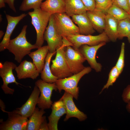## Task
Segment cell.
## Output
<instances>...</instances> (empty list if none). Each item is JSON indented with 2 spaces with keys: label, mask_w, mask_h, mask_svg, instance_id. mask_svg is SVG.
Returning a JSON list of instances; mask_svg holds the SVG:
<instances>
[{
  "label": "cell",
  "mask_w": 130,
  "mask_h": 130,
  "mask_svg": "<svg viewBox=\"0 0 130 130\" xmlns=\"http://www.w3.org/2000/svg\"><path fill=\"white\" fill-rule=\"evenodd\" d=\"M27 26V25L24 26L19 35L10 40L7 48L14 55L15 60L19 63L31 52L32 50L38 48L35 44L32 45L27 40L26 34Z\"/></svg>",
  "instance_id": "6da1fadb"
},
{
  "label": "cell",
  "mask_w": 130,
  "mask_h": 130,
  "mask_svg": "<svg viewBox=\"0 0 130 130\" xmlns=\"http://www.w3.org/2000/svg\"><path fill=\"white\" fill-rule=\"evenodd\" d=\"M28 14L31 17V23L36 32L37 38L35 44L39 48L42 47L44 43V33L51 15L42 10L40 7L29 12Z\"/></svg>",
  "instance_id": "7a4b0ae2"
},
{
  "label": "cell",
  "mask_w": 130,
  "mask_h": 130,
  "mask_svg": "<svg viewBox=\"0 0 130 130\" xmlns=\"http://www.w3.org/2000/svg\"><path fill=\"white\" fill-rule=\"evenodd\" d=\"M91 71L90 67H85L80 72L64 78L58 79L55 82L59 93L62 90L71 94L76 99L78 100L79 96V87L78 83L84 75L90 72Z\"/></svg>",
  "instance_id": "3957f363"
},
{
  "label": "cell",
  "mask_w": 130,
  "mask_h": 130,
  "mask_svg": "<svg viewBox=\"0 0 130 130\" xmlns=\"http://www.w3.org/2000/svg\"><path fill=\"white\" fill-rule=\"evenodd\" d=\"M64 44L56 50L55 58L52 60L50 67L52 73L58 79L70 77L73 74L70 69L65 60V48L66 47Z\"/></svg>",
  "instance_id": "277c9868"
},
{
  "label": "cell",
  "mask_w": 130,
  "mask_h": 130,
  "mask_svg": "<svg viewBox=\"0 0 130 130\" xmlns=\"http://www.w3.org/2000/svg\"><path fill=\"white\" fill-rule=\"evenodd\" d=\"M55 26L58 34L62 37L80 34L78 28L65 13L54 14Z\"/></svg>",
  "instance_id": "5b68a950"
},
{
  "label": "cell",
  "mask_w": 130,
  "mask_h": 130,
  "mask_svg": "<svg viewBox=\"0 0 130 130\" xmlns=\"http://www.w3.org/2000/svg\"><path fill=\"white\" fill-rule=\"evenodd\" d=\"M66 38L72 44L74 48L77 49L84 45L93 46L103 42L107 43L110 41L104 31L97 35L78 34L70 35Z\"/></svg>",
  "instance_id": "8992f818"
},
{
  "label": "cell",
  "mask_w": 130,
  "mask_h": 130,
  "mask_svg": "<svg viewBox=\"0 0 130 130\" xmlns=\"http://www.w3.org/2000/svg\"><path fill=\"white\" fill-rule=\"evenodd\" d=\"M35 85L40 93L37 104L38 107L44 110L50 108L53 103L51 99L52 91L58 90L55 83H48L39 79L35 82Z\"/></svg>",
  "instance_id": "52a82bcc"
},
{
  "label": "cell",
  "mask_w": 130,
  "mask_h": 130,
  "mask_svg": "<svg viewBox=\"0 0 130 130\" xmlns=\"http://www.w3.org/2000/svg\"><path fill=\"white\" fill-rule=\"evenodd\" d=\"M65 55L67 64L72 74L78 73L85 67L83 63L86 59L79 49L72 48L71 46L66 47Z\"/></svg>",
  "instance_id": "ba28073f"
},
{
  "label": "cell",
  "mask_w": 130,
  "mask_h": 130,
  "mask_svg": "<svg viewBox=\"0 0 130 130\" xmlns=\"http://www.w3.org/2000/svg\"><path fill=\"white\" fill-rule=\"evenodd\" d=\"M0 76L3 82L1 88L5 94H13L14 89L9 88L8 85L12 83L18 85L20 84L16 81L13 72V70L17 66L13 62L8 61H5L3 64L0 62Z\"/></svg>",
  "instance_id": "9c48e42d"
},
{
  "label": "cell",
  "mask_w": 130,
  "mask_h": 130,
  "mask_svg": "<svg viewBox=\"0 0 130 130\" xmlns=\"http://www.w3.org/2000/svg\"><path fill=\"white\" fill-rule=\"evenodd\" d=\"M44 40L46 41L50 53L56 52L58 47L63 44L62 36L58 33L55 26L53 14L51 15L48 25L44 35Z\"/></svg>",
  "instance_id": "30bf717a"
},
{
  "label": "cell",
  "mask_w": 130,
  "mask_h": 130,
  "mask_svg": "<svg viewBox=\"0 0 130 130\" xmlns=\"http://www.w3.org/2000/svg\"><path fill=\"white\" fill-rule=\"evenodd\" d=\"M2 111L7 113L8 117L6 121L1 122L0 130H26L27 118L13 111L8 112L5 110Z\"/></svg>",
  "instance_id": "8fae6325"
},
{
  "label": "cell",
  "mask_w": 130,
  "mask_h": 130,
  "mask_svg": "<svg viewBox=\"0 0 130 130\" xmlns=\"http://www.w3.org/2000/svg\"><path fill=\"white\" fill-rule=\"evenodd\" d=\"M106 43L105 42H103L93 46L85 44L82 45L79 48L80 52L90 65V67L97 72L101 71L102 66L96 61V53L99 49L105 45Z\"/></svg>",
  "instance_id": "7c38bea8"
},
{
  "label": "cell",
  "mask_w": 130,
  "mask_h": 130,
  "mask_svg": "<svg viewBox=\"0 0 130 130\" xmlns=\"http://www.w3.org/2000/svg\"><path fill=\"white\" fill-rule=\"evenodd\" d=\"M61 98L66 111L64 121H67L72 117L76 118L80 121H83L86 119L87 118V115L77 107L73 101L74 97L72 95L65 91Z\"/></svg>",
  "instance_id": "4fadbf2b"
},
{
  "label": "cell",
  "mask_w": 130,
  "mask_h": 130,
  "mask_svg": "<svg viewBox=\"0 0 130 130\" xmlns=\"http://www.w3.org/2000/svg\"><path fill=\"white\" fill-rule=\"evenodd\" d=\"M40 93L39 89L35 85L31 95L25 103L21 107L16 108L13 111L27 118L29 117L36 108Z\"/></svg>",
  "instance_id": "5bb4252c"
},
{
  "label": "cell",
  "mask_w": 130,
  "mask_h": 130,
  "mask_svg": "<svg viewBox=\"0 0 130 130\" xmlns=\"http://www.w3.org/2000/svg\"><path fill=\"white\" fill-rule=\"evenodd\" d=\"M51 108L52 112L48 117L49 130H58L59 120L62 116L66 113L65 107L62 98L53 103Z\"/></svg>",
  "instance_id": "9a60e30c"
},
{
  "label": "cell",
  "mask_w": 130,
  "mask_h": 130,
  "mask_svg": "<svg viewBox=\"0 0 130 130\" xmlns=\"http://www.w3.org/2000/svg\"><path fill=\"white\" fill-rule=\"evenodd\" d=\"M27 14L25 13L21 14L18 16H13L6 14V17L7 22L6 31L3 39L0 43V51H4L7 48L11 40V34L17 25Z\"/></svg>",
  "instance_id": "2e32d148"
},
{
  "label": "cell",
  "mask_w": 130,
  "mask_h": 130,
  "mask_svg": "<svg viewBox=\"0 0 130 130\" xmlns=\"http://www.w3.org/2000/svg\"><path fill=\"white\" fill-rule=\"evenodd\" d=\"M20 63L15 69L18 79L30 78L34 80L39 76L40 73L33 62L25 60Z\"/></svg>",
  "instance_id": "e0dca14e"
},
{
  "label": "cell",
  "mask_w": 130,
  "mask_h": 130,
  "mask_svg": "<svg viewBox=\"0 0 130 130\" xmlns=\"http://www.w3.org/2000/svg\"><path fill=\"white\" fill-rule=\"evenodd\" d=\"M71 17L73 21L77 25L80 34L92 35L95 32V30L86 13L79 15H74Z\"/></svg>",
  "instance_id": "ac0fdd59"
},
{
  "label": "cell",
  "mask_w": 130,
  "mask_h": 130,
  "mask_svg": "<svg viewBox=\"0 0 130 130\" xmlns=\"http://www.w3.org/2000/svg\"><path fill=\"white\" fill-rule=\"evenodd\" d=\"M49 52L48 46H45L39 48L36 51L31 52L28 54L40 73L44 67L45 59Z\"/></svg>",
  "instance_id": "d6986e66"
},
{
  "label": "cell",
  "mask_w": 130,
  "mask_h": 130,
  "mask_svg": "<svg viewBox=\"0 0 130 130\" xmlns=\"http://www.w3.org/2000/svg\"><path fill=\"white\" fill-rule=\"evenodd\" d=\"M87 15L94 29L101 33L104 31L106 14L94 9L87 11Z\"/></svg>",
  "instance_id": "ffe728a7"
},
{
  "label": "cell",
  "mask_w": 130,
  "mask_h": 130,
  "mask_svg": "<svg viewBox=\"0 0 130 130\" xmlns=\"http://www.w3.org/2000/svg\"><path fill=\"white\" fill-rule=\"evenodd\" d=\"M118 20L110 15H106L104 32L110 40L113 42H116L118 39Z\"/></svg>",
  "instance_id": "44dd1931"
},
{
  "label": "cell",
  "mask_w": 130,
  "mask_h": 130,
  "mask_svg": "<svg viewBox=\"0 0 130 130\" xmlns=\"http://www.w3.org/2000/svg\"><path fill=\"white\" fill-rule=\"evenodd\" d=\"M65 8L64 0H46L40 6L42 10L51 15L65 12Z\"/></svg>",
  "instance_id": "7402d4cb"
},
{
  "label": "cell",
  "mask_w": 130,
  "mask_h": 130,
  "mask_svg": "<svg viewBox=\"0 0 130 130\" xmlns=\"http://www.w3.org/2000/svg\"><path fill=\"white\" fill-rule=\"evenodd\" d=\"M65 13L70 17L86 13L87 11L81 0H64Z\"/></svg>",
  "instance_id": "603a6c76"
},
{
  "label": "cell",
  "mask_w": 130,
  "mask_h": 130,
  "mask_svg": "<svg viewBox=\"0 0 130 130\" xmlns=\"http://www.w3.org/2000/svg\"><path fill=\"white\" fill-rule=\"evenodd\" d=\"M36 107L34 112L29 117L26 130H39L43 121V115L45 111L44 110Z\"/></svg>",
  "instance_id": "cb8c5ba5"
},
{
  "label": "cell",
  "mask_w": 130,
  "mask_h": 130,
  "mask_svg": "<svg viewBox=\"0 0 130 130\" xmlns=\"http://www.w3.org/2000/svg\"><path fill=\"white\" fill-rule=\"evenodd\" d=\"M56 52L53 53L48 52L45 59L44 67L40 73L41 79L48 83H55L58 79V77L52 74L50 67L51 58Z\"/></svg>",
  "instance_id": "d4e9b609"
},
{
  "label": "cell",
  "mask_w": 130,
  "mask_h": 130,
  "mask_svg": "<svg viewBox=\"0 0 130 130\" xmlns=\"http://www.w3.org/2000/svg\"><path fill=\"white\" fill-rule=\"evenodd\" d=\"M118 39L127 37L130 34V19L129 18L118 21Z\"/></svg>",
  "instance_id": "484cf974"
},
{
  "label": "cell",
  "mask_w": 130,
  "mask_h": 130,
  "mask_svg": "<svg viewBox=\"0 0 130 130\" xmlns=\"http://www.w3.org/2000/svg\"><path fill=\"white\" fill-rule=\"evenodd\" d=\"M110 15L118 21L129 18V14L122 8L113 4L108 11Z\"/></svg>",
  "instance_id": "4316f807"
},
{
  "label": "cell",
  "mask_w": 130,
  "mask_h": 130,
  "mask_svg": "<svg viewBox=\"0 0 130 130\" xmlns=\"http://www.w3.org/2000/svg\"><path fill=\"white\" fill-rule=\"evenodd\" d=\"M43 0H23L19 7V10L26 11L32 9L40 7Z\"/></svg>",
  "instance_id": "83f0119b"
},
{
  "label": "cell",
  "mask_w": 130,
  "mask_h": 130,
  "mask_svg": "<svg viewBox=\"0 0 130 130\" xmlns=\"http://www.w3.org/2000/svg\"><path fill=\"white\" fill-rule=\"evenodd\" d=\"M120 74L116 66L113 67L109 72L106 83L103 87L99 94L101 93L104 89H108L110 86H112Z\"/></svg>",
  "instance_id": "f1b7e54d"
},
{
  "label": "cell",
  "mask_w": 130,
  "mask_h": 130,
  "mask_svg": "<svg viewBox=\"0 0 130 130\" xmlns=\"http://www.w3.org/2000/svg\"><path fill=\"white\" fill-rule=\"evenodd\" d=\"M95 10L107 14L109 9L113 4L111 0H95Z\"/></svg>",
  "instance_id": "f546056e"
},
{
  "label": "cell",
  "mask_w": 130,
  "mask_h": 130,
  "mask_svg": "<svg viewBox=\"0 0 130 130\" xmlns=\"http://www.w3.org/2000/svg\"><path fill=\"white\" fill-rule=\"evenodd\" d=\"M125 44L122 43L120 54L115 66L121 74L124 66Z\"/></svg>",
  "instance_id": "4dcf8cb0"
},
{
  "label": "cell",
  "mask_w": 130,
  "mask_h": 130,
  "mask_svg": "<svg viewBox=\"0 0 130 130\" xmlns=\"http://www.w3.org/2000/svg\"><path fill=\"white\" fill-rule=\"evenodd\" d=\"M113 4L124 9L129 14L130 12L127 0H111Z\"/></svg>",
  "instance_id": "1f68e13d"
},
{
  "label": "cell",
  "mask_w": 130,
  "mask_h": 130,
  "mask_svg": "<svg viewBox=\"0 0 130 130\" xmlns=\"http://www.w3.org/2000/svg\"><path fill=\"white\" fill-rule=\"evenodd\" d=\"M87 11H92L95 8V0H81Z\"/></svg>",
  "instance_id": "d6a6232c"
},
{
  "label": "cell",
  "mask_w": 130,
  "mask_h": 130,
  "mask_svg": "<svg viewBox=\"0 0 130 130\" xmlns=\"http://www.w3.org/2000/svg\"><path fill=\"white\" fill-rule=\"evenodd\" d=\"M124 101L127 103L130 101V84L128 85L124 90L122 95Z\"/></svg>",
  "instance_id": "836d02e7"
},
{
  "label": "cell",
  "mask_w": 130,
  "mask_h": 130,
  "mask_svg": "<svg viewBox=\"0 0 130 130\" xmlns=\"http://www.w3.org/2000/svg\"><path fill=\"white\" fill-rule=\"evenodd\" d=\"M49 130V128L48 123L47 122L46 117L44 116L43 121L40 126L39 130Z\"/></svg>",
  "instance_id": "e575fe53"
},
{
  "label": "cell",
  "mask_w": 130,
  "mask_h": 130,
  "mask_svg": "<svg viewBox=\"0 0 130 130\" xmlns=\"http://www.w3.org/2000/svg\"><path fill=\"white\" fill-rule=\"evenodd\" d=\"M5 3H7L10 8L15 13L16 10L14 5L15 0H4Z\"/></svg>",
  "instance_id": "d590c367"
},
{
  "label": "cell",
  "mask_w": 130,
  "mask_h": 130,
  "mask_svg": "<svg viewBox=\"0 0 130 130\" xmlns=\"http://www.w3.org/2000/svg\"><path fill=\"white\" fill-rule=\"evenodd\" d=\"M0 107L1 110L2 111L5 110V106L3 102L1 99L0 100Z\"/></svg>",
  "instance_id": "8d00e7d4"
},
{
  "label": "cell",
  "mask_w": 130,
  "mask_h": 130,
  "mask_svg": "<svg viewBox=\"0 0 130 130\" xmlns=\"http://www.w3.org/2000/svg\"><path fill=\"white\" fill-rule=\"evenodd\" d=\"M126 109L127 111L130 113V101L127 103Z\"/></svg>",
  "instance_id": "74e56055"
},
{
  "label": "cell",
  "mask_w": 130,
  "mask_h": 130,
  "mask_svg": "<svg viewBox=\"0 0 130 130\" xmlns=\"http://www.w3.org/2000/svg\"><path fill=\"white\" fill-rule=\"evenodd\" d=\"M4 34V32L2 30L0 31V39H1L3 37Z\"/></svg>",
  "instance_id": "f35d334b"
},
{
  "label": "cell",
  "mask_w": 130,
  "mask_h": 130,
  "mask_svg": "<svg viewBox=\"0 0 130 130\" xmlns=\"http://www.w3.org/2000/svg\"><path fill=\"white\" fill-rule=\"evenodd\" d=\"M127 37V38L128 41L130 44V34Z\"/></svg>",
  "instance_id": "ab89813d"
},
{
  "label": "cell",
  "mask_w": 130,
  "mask_h": 130,
  "mask_svg": "<svg viewBox=\"0 0 130 130\" xmlns=\"http://www.w3.org/2000/svg\"><path fill=\"white\" fill-rule=\"evenodd\" d=\"M130 9V0H127Z\"/></svg>",
  "instance_id": "60d3db41"
},
{
  "label": "cell",
  "mask_w": 130,
  "mask_h": 130,
  "mask_svg": "<svg viewBox=\"0 0 130 130\" xmlns=\"http://www.w3.org/2000/svg\"><path fill=\"white\" fill-rule=\"evenodd\" d=\"M0 16L1 17H1H0V22H1V21H2V17H1V15H0Z\"/></svg>",
  "instance_id": "b9f144b4"
},
{
  "label": "cell",
  "mask_w": 130,
  "mask_h": 130,
  "mask_svg": "<svg viewBox=\"0 0 130 130\" xmlns=\"http://www.w3.org/2000/svg\"><path fill=\"white\" fill-rule=\"evenodd\" d=\"M129 18L130 19V12L129 13Z\"/></svg>",
  "instance_id": "7bdbcfd3"
}]
</instances>
